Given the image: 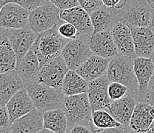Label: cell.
<instances>
[{"mask_svg": "<svg viewBox=\"0 0 154 133\" xmlns=\"http://www.w3.org/2000/svg\"><path fill=\"white\" fill-rule=\"evenodd\" d=\"M62 109L66 115L68 128L78 123L90 125L92 109L87 93L65 96Z\"/></svg>", "mask_w": 154, "mask_h": 133, "instance_id": "5b68a950", "label": "cell"}, {"mask_svg": "<svg viewBox=\"0 0 154 133\" xmlns=\"http://www.w3.org/2000/svg\"><path fill=\"white\" fill-rule=\"evenodd\" d=\"M110 80L107 74L88 82V93L92 111L99 110H108L111 103L108 87Z\"/></svg>", "mask_w": 154, "mask_h": 133, "instance_id": "9c48e42d", "label": "cell"}, {"mask_svg": "<svg viewBox=\"0 0 154 133\" xmlns=\"http://www.w3.org/2000/svg\"><path fill=\"white\" fill-rule=\"evenodd\" d=\"M78 3L89 14L104 5L103 0H78Z\"/></svg>", "mask_w": 154, "mask_h": 133, "instance_id": "1f68e13d", "label": "cell"}, {"mask_svg": "<svg viewBox=\"0 0 154 133\" xmlns=\"http://www.w3.org/2000/svg\"><path fill=\"white\" fill-rule=\"evenodd\" d=\"M0 133H11L10 128H3L0 126Z\"/></svg>", "mask_w": 154, "mask_h": 133, "instance_id": "60d3db41", "label": "cell"}, {"mask_svg": "<svg viewBox=\"0 0 154 133\" xmlns=\"http://www.w3.org/2000/svg\"><path fill=\"white\" fill-rule=\"evenodd\" d=\"M145 100L154 106V86L149 89L147 94L146 96Z\"/></svg>", "mask_w": 154, "mask_h": 133, "instance_id": "74e56055", "label": "cell"}, {"mask_svg": "<svg viewBox=\"0 0 154 133\" xmlns=\"http://www.w3.org/2000/svg\"><path fill=\"white\" fill-rule=\"evenodd\" d=\"M134 68L139 86L137 98L139 101H142L145 100L149 82L153 77L154 64L151 57H136L134 58Z\"/></svg>", "mask_w": 154, "mask_h": 133, "instance_id": "7c38bea8", "label": "cell"}, {"mask_svg": "<svg viewBox=\"0 0 154 133\" xmlns=\"http://www.w3.org/2000/svg\"><path fill=\"white\" fill-rule=\"evenodd\" d=\"M5 106L9 113L11 124L36 109L26 87L15 93Z\"/></svg>", "mask_w": 154, "mask_h": 133, "instance_id": "2e32d148", "label": "cell"}, {"mask_svg": "<svg viewBox=\"0 0 154 133\" xmlns=\"http://www.w3.org/2000/svg\"><path fill=\"white\" fill-rule=\"evenodd\" d=\"M58 26L56 25L49 30L38 34L32 46V49L37 55L41 67L61 55L63 49L70 41L60 35Z\"/></svg>", "mask_w": 154, "mask_h": 133, "instance_id": "6da1fadb", "label": "cell"}, {"mask_svg": "<svg viewBox=\"0 0 154 133\" xmlns=\"http://www.w3.org/2000/svg\"><path fill=\"white\" fill-rule=\"evenodd\" d=\"M107 76L110 82H118L125 85L131 95H138V82L134 68V58L118 55L111 57L107 67ZM134 96V97H135Z\"/></svg>", "mask_w": 154, "mask_h": 133, "instance_id": "3957f363", "label": "cell"}, {"mask_svg": "<svg viewBox=\"0 0 154 133\" xmlns=\"http://www.w3.org/2000/svg\"><path fill=\"white\" fill-rule=\"evenodd\" d=\"M133 131L134 130L129 125H120L119 126L113 127V128L96 129L94 131V133H134Z\"/></svg>", "mask_w": 154, "mask_h": 133, "instance_id": "d6a6232c", "label": "cell"}, {"mask_svg": "<svg viewBox=\"0 0 154 133\" xmlns=\"http://www.w3.org/2000/svg\"><path fill=\"white\" fill-rule=\"evenodd\" d=\"M90 37H80L70 40L61 55L69 70H76L94 54L88 44Z\"/></svg>", "mask_w": 154, "mask_h": 133, "instance_id": "ba28073f", "label": "cell"}, {"mask_svg": "<svg viewBox=\"0 0 154 133\" xmlns=\"http://www.w3.org/2000/svg\"><path fill=\"white\" fill-rule=\"evenodd\" d=\"M43 126L55 133L68 132V120L63 109L50 110L43 113Z\"/></svg>", "mask_w": 154, "mask_h": 133, "instance_id": "484cf974", "label": "cell"}, {"mask_svg": "<svg viewBox=\"0 0 154 133\" xmlns=\"http://www.w3.org/2000/svg\"><path fill=\"white\" fill-rule=\"evenodd\" d=\"M43 113L35 109L12 123L11 133H37L42 129Z\"/></svg>", "mask_w": 154, "mask_h": 133, "instance_id": "603a6c76", "label": "cell"}, {"mask_svg": "<svg viewBox=\"0 0 154 133\" xmlns=\"http://www.w3.org/2000/svg\"><path fill=\"white\" fill-rule=\"evenodd\" d=\"M110 32L119 54L135 58L137 55L131 28L122 22H118Z\"/></svg>", "mask_w": 154, "mask_h": 133, "instance_id": "e0dca14e", "label": "cell"}, {"mask_svg": "<svg viewBox=\"0 0 154 133\" xmlns=\"http://www.w3.org/2000/svg\"><path fill=\"white\" fill-rule=\"evenodd\" d=\"M68 70L64 57L60 55L42 66L34 81L61 89L63 80Z\"/></svg>", "mask_w": 154, "mask_h": 133, "instance_id": "52a82bcc", "label": "cell"}, {"mask_svg": "<svg viewBox=\"0 0 154 133\" xmlns=\"http://www.w3.org/2000/svg\"><path fill=\"white\" fill-rule=\"evenodd\" d=\"M29 13L20 5L9 1L0 12V27L8 29L28 27Z\"/></svg>", "mask_w": 154, "mask_h": 133, "instance_id": "30bf717a", "label": "cell"}, {"mask_svg": "<svg viewBox=\"0 0 154 133\" xmlns=\"http://www.w3.org/2000/svg\"><path fill=\"white\" fill-rule=\"evenodd\" d=\"M8 2H9V0H0V12L2 10V8L4 6V5Z\"/></svg>", "mask_w": 154, "mask_h": 133, "instance_id": "7bdbcfd3", "label": "cell"}, {"mask_svg": "<svg viewBox=\"0 0 154 133\" xmlns=\"http://www.w3.org/2000/svg\"><path fill=\"white\" fill-rule=\"evenodd\" d=\"M147 133H154V126L151 127V128L148 130Z\"/></svg>", "mask_w": 154, "mask_h": 133, "instance_id": "f6af8a7d", "label": "cell"}, {"mask_svg": "<svg viewBox=\"0 0 154 133\" xmlns=\"http://www.w3.org/2000/svg\"><path fill=\"white\" fill-rule=\"evenodd\" d=\"M58 30L61 36L67 39H69V40L78 38V30L75 26L69 22H64V21L61 22V23L58 24Z\"/></svg>", "mask_w": 154, "mask_h": 133, "instance_id": "f546056e", "label": "cell"}, {"mask_svg": "<svg viewBox=\"0 0 154 133\" xmlns=\"http://www.w3.org/2000/svg\"><path fill=\"white\" fill-rule=\"evenodd\" d=\"M117 9L119 22L130 28L149 26L152 7L146 0H126Z\"/></svg>", "mask_w": 154, "mask_h": 133, "instance_id": "277c9868", "label": "cell"}, {"mask_svg": "<svg viewBox=\"0 0 154 133\" xmlns=\"http://www.w3.org/2000/svg\"><path fill=\"white\" fill-rule=\"evenodd\" d=\"M129 93V89L125 85L118 82H110L108 87V93L112 101L124 97Z\"/></svg>", "mask_w": 154, "mask_h": 133, "instance_id": "f1b7e54d", "label": "cell"}, {"mask_svg": "<svg viewBox=\"0 0 154 133\" xmlns=\"http://www.w3.org/2000/svg\"><path fill=\"white\" fill-rule=\"evenodd\" d=\"M152 126H154V120H153V122H152V126L151 127H152Z\"/></svg>", "mask_w": 154, "mask_h": 133, "instance_id": "7dc6e473", "label": "cell"}, {"mask_svg": "<svg viewBox=\"0 0 154 133\" xmlns=\"http://www.w3.org/2000/svg\"><path fill=\"white\" fill-rule=\"evenodd\" d=\"M110 59L93 54L75 71L88 82L107 74Z\"/></svg>", "mask_w": 154, "mask_h": 133, "instance_id": "7402d4cb", "label": "cell"}, {"mask_svg": "<svg viewBox=\"0 0 154 133\" xmlns=\"http://www.w3.org/2000/svg\"><path fill=\"white\" fill-rule=\"evenodd\" d=\"M154 120V106L147 101H139L136 105L129 126L137 133L147 132Z\"/></svg>", "mask_w": 154, "mask_h": 133, "instance_id": "9a60e30c", "label": "cell"}, {"mask_svg": "<svg viewBox=\"0 0 154 133\" xmlns=\"http://www.w3.org/2000/svg\"><path fill=\"white\" fill-rule=\"evenodd\" d=\"M137 103L136 98L128 93L124 97L112 101L108 111L120 124L129 125Z\"/></svg>", "mask_w": 154, "mask_h": 133, "instance_id": "d6986e66", "label": "cell"}, {"mask_svg": "<svg viewBox=\"0 0 154 133\" xmlns=\"http://www.w3.org/2000/svg\"><path fill=\"white\" fill-rule=\"evenodd\" d=\"M94 26V33L104 31H111L119 22L118 9L116 7L103 5L90 14Z\"/></svg>", "mask_w": 154, "mask_h": 133, "instance_id": "ac0fdd59", "label": "cell"}, {"mask_svg": "<svg viewBox=\"0 0 154 133\" xmlns=\"http://www.w3.org/2000/svg\"><path fill=\"white\" fill-rule=\"evenodd\" d=\"M11 125L12 124L6 106L0 104V126L3 128H10Z\"/></svg>", "mask_w": 154, "mask_h": 133, "instance_id": "e575fe53", "label": "cell"}, {"mask_svg": "<svg viewBox=\"0 0 154 133\" xmlns=\"http://www.w3.org/2000/svg\"><path fill=\"white\" fill-rule=\"evenodd\" d=\"M149 28L152 29V32H154V8L152 7V15H151L150 23H149Z\"/></svg>", "mask_w": 154, "mask_h": 133, "instance_id": "ab89813d", "label": "cell"}, {"mask_svg": "<svg viewBox=\"0 0 154 133\" xmlns=\"http://www.w3.org/2000/svg\"><path fill=\"white\" fill-rule=\"evenodd\" d=\"M137 57H151L154 48V32L149 26L131 28Z\"/></svg>", "mask_w": 154, "mask_h": 133, "instance_id": "ffe728a7", "label": "cell"}, {"mask_svg": "<svg viewBox=\"0 0 154 133\" xmlns=\"http://www.w3.org/2000/svg\"><path fill=\"white\" fill-rule=\"evenodd\" d=\"M37 35L29 27L9 29L8 38L17 56V61L32 49Z\"/></svg>", "mask_w": 154, "mask_h": 133, "instance_id": "4fadbf2b", "label": "cell"}, {"mask_svg": "<svg viewBox=\"0 0 154 133\" xmlns=\"http://www.w3.org/2000/svg\"><path fill=\"white\" fill-rule=\"evenodd\" d=\"M60 11L51 2L38 7L29 13L28 27L37 34L49 30L63 22Z\"/></svg>", "mask_w": 154, "mask_h": 133, "instance_id": "8992f818", "label": "cell"}, {"mask_svg": "<svg viewBox=\"0 0 154 133\" xmlns=\"http://www.w3.org/2000/svg\"><path fill=\"white\" fill-rule=\"evenodd\" d=\"M103 4L109 7H116L117 9L124 5L126 0H103Z\"/></svg>", "mask_w": 154, "mask_h": 133, "instance_id": "8d00e7d4", "label": "cell"}, {"mask_svg": "<svg viewBox=\"0 0 154 133\" xmlns=\"http://www.w3.org/2000/svg\"><path fill=\"white\" fill-rule=\"evenodd\" d=\"M8 35H9V29L0 27V43L8 38Z\"/></svg>", "mask_w": 154, "mask_h": 133, "instance_id": "f35d334b", "label": "cell"}, {"mask_svg": "<svg viewBox=\"0 0 154 133\" xmlns=\"http://www.w3.org/2000/svg\"><path fill=\"white\" fill-rule=\"evenodd\" d=\"M60 10L71 9L79 5L78 0H50Z\"/></svg>", "mask_w": 154, "mask_h": 133, "instance_id": "836d02e7", "label": "cell"}, {"mask_svg": "<svg viewBox=\"0 0 154 133\" xmlns=\"http://www.w3.org/2000/svg\"><path fill=\"white\" fill-rule=\"evenodd\" d=\"M108 110H99L92 111L91 119L90 121V126L92 131L96 129H104V128H113L120 125Z\"/></svg>", "mask_w": 154, "mask_h": 133, "instance_id": "83f0119b", "label": "cell"}, {"mask_svg": "<svg viewBox=\"0 0 154 133\" xmlns=\"http://www.w3.org/2000/svg\"><path fill=\"white\" fill-rule=\"evenodd\" d=\"M16 64L17 56L8 38L0 43V74L15 70Z\"/></svg>", "mask_w": 154, "mask_h": 133, "instance_id": "4316f807", "label": "cell"}, {"mask_svg": "<svg viewBox=\"0 0 154 133\" xmlns=\"http://www.w3.org/2000/svg\"><path fill=\"white\" fill-rule=\"evenodd\" d=\"M88 82L75 70H68L63 80L61 90L65 96L81 94L88 92Z\"/></svg>", "mask_w": 154, "mask_h": 133, "instance_id": "d4e9b609", "label": "cell"}, {"mask_svg": "<svg viewBox=\"0 0 154 133\" xmlns=\"http://www.w3.org/2000/svg\"><path fill=\"white\" fill-rule=\"evenodd\" d=\"M88 44L94 54L110 59L119 53L110 31L93 33L88 39Z\"/></svg>", "mask_w": 154, "mask_h": 133, "instance_id": "5bb4252c", "label": "cell"}, {"mask_svg": "<svg viewBox=\"0 0 154 133\" xmlns=\"http://www.w3.org/2000/svg\"><path fill=\"white\" fill-rule=\"evenodd\" d=\"M41 68L40 62L37 55L32 49L26 53L20 60L17 61L15 71L24 83L27 84L35 80Z\"/></svg>", "mask_w": 154, "mask_h": 133, "instance_id": "cb8c5ba5", "label": "cell"}, {"mask_svg": "<svg viewBox=\"0 0 154 133\" xmlns=\"http://www.w3.org/2000/svg\"><path fill=\"white\" fill-rule=\"evenodd\" d=\"M151 59H152V62H153L154 64V48H153V51H152V54H151Z\"/></svg>", "mask_w": 154, "mask_h": 133, "instance_id": "bcb514c9", "label": "cell"}, {"mask_svg": "<svg viewBox=\"0 0 154 133\" xmlns=\"http://www.w3.org/2000/svg\"><path fill=\"white\" fill-rule=\"evenodd\" d=\"M24 87L26 83L15 70L0 74V104L6 105L11 98Z\"/></svg>", "mask_w": 154, "mask_h": 133, "instance_id": "44dd1931", "label": "cell"}, {"mask_svg": "<svg viewBox=\"0 0 154 133\" xmlns=\"http://www.w3.org/2000/svg\"><path fill=\"white\" fill-rule=\"evenodd\" d=\"M60 17L69 22L78 30V38L91 37L94 33V26L90 14L78 5L71 9L60 11Z\"/></svg>", "mask_w": 154, "mask_h": 133, "instance_id": "8fae6325", "label": "cell"}, {"mask_svg": "<svg viewBox=\"0 0 154 133\" xmlns=\"http://www.w3.org/2000/svg\"><path fill=\"white\" fill-rule=\"evenodd\" d=\"M26 88L35 108L42 113L63 108L65 95L61 89L34 80L26 84Z\"/></svg>", "mask_w": 154, "mask_h": 133, "instance_id": "7a4b0ae2", "label": "cell"}, {"mask_svg": "<svg viewBox=\"0 0 154 133\" xmlns=\"http://www.w3.org/2000/svg\"><path fill=\"white\" fill-rule=\"evenodd\" d=\"M67 133H94L90 125L86 123H78L68 128Z\"/></svg>", "mask_w": 154, "mask_h": 133, "instance_id": "d590c367", "label": "cell"}, {"mask_svg": "<svg viewBox=\"0 0 154 133\" xmlns=\"http://www.w3.org/2000/svg\"><path fill=\"white\" fill-rule=\"evenodd\" d=\"M148 2V3L151 5V7L154 8V0H146Z\"/></svg>", "mask_w": 154, "mask_h": 133, "instance_id": "ee69618b", "label": "cell"}, {"mask_svg": "<svg viewBox=\"0 0 154 133\" xmlns=\"http://www.w3.org/2000/svg\"><path fill=\"white\" fill-rule=\"evenodd\" d=\"M37 133H55V132H54V131H51V130L49 129H48V128H43L42 129L39 130Z\"/></svg>", "mask_w": 154, "mask_h": 133, "instance_id": "b9f144b4", "label": "cell"}, {"mask_svg": "<svg viewBox=\"0 0 154 133\" xmlns=\"http://www.w3.org/2000/svg\"><path fill=\"white\" fill-rule=\"evenodd\" d=\"M9 1L19 4L29 12H32V10L37 9L38 7L51 2L50 0H9Z\"/></svg>", "mask_w": 154, "mask_h": 133, "instance_id": "4dcf8cb0", "label": "cell"}]
</instances>
